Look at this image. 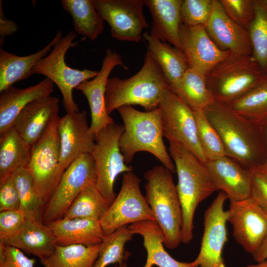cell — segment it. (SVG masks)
Returning <instances> with one entry per match:
<instances>
[{"label":"cell","instance_id":"37","mask_svg":"<svg viewBox=\"0 0 267 267\" xmlns=\"http://www.w3.org/2000/svg\"><path fill=\"white\" fill-rule=\"evenodd\" d=\"M133 235L128 226L125 225L105 236L100 244L99 256L93 267L122 264L130 256V253L126 252L125 246L132 239Z\"/></svg>","mask_w":267,"mask_h":267},{"label":"cell","instance_id":"14","mask_svg":"<svg viewBox=\"0 0 267 267\" xmlns=\"http://www.w3.org/2000/svg\"><path fill=\"white\" fill-rule=\"evenodd\" d=\"M227 211L233 238L253 255L267 237V213L251 197L230 202Z\"/></svg>","mask_w":267,"mask_h":267},{"label":"cell","instance_id":"21","mask_svg":"<svg viewBox=\"0 0 267 267\" xmlns=\"http://www.w3.org/2000/svg\"><path fill=\"white\" fill-rule=\"evenodd\" d=\"M59 99L49 96L37 99L19 114L13 126L32 147L42 136L51 121L58 115Z\"/></svg>","mask_w":267,"mask_h":267},{"label":"cell","instance_id":"31","mask_svg":"<svg viewBox=\"0 0 267 267\" xmlns=\"http://www.w3.org/2000/svg\"><path fill=\"white\" fill-rule=\"evenodd\" d=\"M61 5L71 15L76 34L93 41L102 33L104 20L92 0H62Z\"/></svg>","mask_w":267,"mask_h":267},{"label":"cell","instance_id":"36","mask_svg":"<svg viewBox=\"0 0 267 267\" xmlns=\"http://www.w3.org/2000/svg\"><path fill=\"white\" fill-rule=\"evenodd\" d=\"M248 30L252 56L267 76V5L263 0H255V17Z\"/></svg>","mask_w":267,"mask_h":267},{"label":"cell","instance_id":"7","mask_svg":"<svg viewBox=\"0 0 267 267\" xmlns=\"http://www.w3.org/2000/svg\"><path fill=\"white\" fill-rule=\"evenodd\" d=\"M76 37L77 34L73 31L62 37L56 42L51 51L39 61L31 71L32 75H44L58 87L67 112L79 111L78 105L73 98V89L83 82L94 78L98 72L88 69L72 68L66 64L67 51L77 45L78 42L75 41Z\"/></svg>","mask_w":267,"mask_h":267},{"label":"cell","instance_id":"46","mask_svg":"<svg viewBox=\"0 0 267 267\" xmlns=\"http://www.w3.org/2000/svg\"><path fill=\"white\" fill-rule=\"evenodd\" d=\"M252 255L254 260L257 262L267 259V237L259 249Z\"/></svg>","mask_w":267,"mask_h":267},{"label":"cell","instance_id":"10","mask_svg":"<svg viewBox=\"0 0 267 267\" xmlns=\"http://www.w3.org/2000/svg\"><path fill=\"white\" fill-rule=\"evenodd\" d=\"M163 136L179 144L205 164L208 159L201 146L193 110L169 88L159 106Z\"/></svg>","mask_w":267,"mask_h":267},{"label":"cell","instance_id":"47","mask_svg":"<svg viewBox=\"0 0 267 267\" xmlns=\"http://www.w3.org/2000/svg\"><path fill=\"white\" fill-rule=\"evenodd\" d=\"M263 145L267 158V118L259 125Z\"/></svg>","mask_w":267,"mask_h":267},{"label":"cell","instance_id":"51","mask_svg":"<svg viewBox=\"0 0 267 267\" xmlns=\"http://www.w3.org/2000/svg\"><path fill=\"white\" fill-rule=\"evenodd\" d=\"M265 3L267 5V0H263Z\"/></svg>","mask_w":267,"mask_h":267},{"label":"cell","instance_id":"20","mask_svg":"<svg viewBox=\"0 0 267 267\" xmlns=\"http://www.w3.org/2000/svg\"><path fill=\"white\" fill-rule=\"evenodd\" d=\"M217 190L225 193L229 201H238L251 197L252 188L250 169L225 156L205 164Z\"/></svg>","mask_w":267,"mask_h":267},{"label":"cell","instance_id":"6","mask_svg":"<svg viewBox=\"0 0 267 267\" xmlns=\"http://www.w3.org/2000/svg\"><path fill=\"white\" fill-rule=\"evenodd\" d=\"M265 77L251 55L230 53L206 76L215 100L229 104L252 89Z\"/></svg>","mask_w":267,"mask_h":267},{"label":"cell","instance_id":"26","mask_svg":"<svg viewBox=\"0 0 267 267\" xmlns=\"http://www.w3.org/2000/svg\"><path fill=\"white\" fill-rule=\"evenodd\" d=\"M62 37V32L58 30L47 45L37 52L27 56H19L0 48V92L13 86L14 83L31 76L34 65L51 51L56 42Z\"/></svg>","mask_w":267,"mask_h":267},{"label":"cell","instance_id":"43","mask_svg":"<svg viewBox=\"0 0 267 267\" xmlns=\"http://www.w3.org/2000/svg\"><path fill=\"white\" fill-rule=\"evenodd\" d=\"M35 263L21 250L0 243V267H34Z\"/></svg>","mask_w":267,"mask_h":267},{"label":"cell","instance_id":"30","mask_svg":"<svg viewBox=\"0 0 267 267\" xmlns=\"http://www.w3.org/2000/svg\"><path fill=\"white\" fill-rule=\"evenodd\" d=\"M169 89L193 110H204L215 101L206 76L192 68H188L179 81Z\"/></svg>","mask_w":267,"mask_h":267},{"label":"cell","instance_id":"16","mask_svg":"<svg viewBox=\"0 0 267 267\" xmlns=\"http://www.w3.org/2000/svg\"><path fill=\"white\" fill-rule=\"evenodd\" d=\"M58 132L60 141L58 172L60 179L66 169L79 156L91 153L96 137L89 131L85 110L67 112L60 117Z\"/></svg>","mask_w":267,"mask_h":267},{"label":"cell","instance_id":"11","mask_svg":"<svg viewBox=\"0 0 267 267\" xmlns=\"http://www.w3.org/2000/svg\"><path fill=\"white\" fill-rule=\"evenodd\" d=\"M140 179L133 171L124 173L120 190L106 213L99 221L104 234L143 221H155L139 187Z\"/></svg>","mask_w":267,"mask_h":267},{"label":"cell","instance_id":"33","mask_svg":"<svg viewBox=\"0 0 267 267\" xmlns=\"http://www.w3.org/2000/svg\"><path fill=\"white\" fill-rule=\"evenodd\" d=\"M109 206L106 199L97 189L96 182H90L82 189L64 217L100 221Z\"/></svg>","mask_w":267,"mask_h":267},{"label":"cell","instance_id":"9","mask_svg":"<svg viewBox=\"0 0 267 267\" xmlns=\"http://www.w3.org/2000/svg\"><path fill=\"white\" fill-rule=\"evenodd\" d=\"M124 131L123 125L115 122L103 129L90 153L96 166V186L109 206L116 197L114 191L116 178L122 173L133 171V168L125 162L119 145Z\"/></svg>","mask_w":267,"mask_h":267},{"label":"cell","instance_id":"42","mask_svg":"<svg viewBox=\"0 0 267 267\" xmlns=\"http://www.w3.org/2000/svg\"><path fill=\"white\" fill-rule=\"evenodd\" d=\"M27 219L20 210L0 212V241L16 233L22 227Z\"/></svg>","mask_w":267,"mask_h":267},{"label":"cell","instance_id":"34","mask_svg":"<svg viewBox=\"0 0 267 267\" xmlns=\"http://www.w3.org/2000/svg\"><path fill=\"white\" fill-rule=\"evenodd\" d=\"M229 104L236 113L259 125L267 118V76Z\"/></svg>","mask_w":267,"mask_h":267},{"label":"cell","instance_id":"23","mask_svg":"<svg viewBox=\"0 0 267 267\" xmlns=\"http://www.w3.org/2000/svg\"><path fill=\"white\" fill-rule=\"evenodd\" d=\"M183 0H145L152 16L150 35L181 50L180 8Z\"/></svg>","mask_w":267,"mask_h":267},{"label":"cell","instance_id":"41","mask_svg":"<svg viewBox=\"0 0 267 267\" xmlns=\"http://www.w3.org/2000/svg\"><path fill=\"white\" fill-rule=\"evenodd\" d=\"M20 208L19 195L12 175L0 179V212Z\"/></svg>","mask_w":267,"mask_h":267},{"label":"cell","instance_id":"5","mask_svg":"<svg viewBox=\"0 0 267 267\" xmlns=\"http://www.w3.org/2000/svg\"><path fill=\"white\" fill-rule=\"evenodd\" d=\"M172 172L163 166L144 173L145 199L164 235V245L174 249L181 243V206Z\"/></svg>","mask_w":267,"mask_h":267},{"label":"cell","instance_id":"39","mask_svg":"<svg viewBox=\"0 0 267 267\" xmlns=\"http://www.w3.org/2000/svg\"><path fill=\"white\" fill-rule=\"evenodd\" d=\"M214 0H183L180 14L182 23L189 26H206Z\"/></svg>","mask_w":267,"mask_h":267},{"label":"cell","instance_id":"8","mask_svg":"<svg viewBox=\"0 0 267 267\" xmlns=\"http://www.w3.org/2000/svg\"><path fill=\"white\" fill-rule=\"evenodd\" d=\"M60 118L56 115L42 136L32 145L30 160L26 167L31 175L38 194L45 204L60 180Z\"/></svg>","mask_w":267,"mask_h":267},{"label":"cell","instance_id":"17","mask_svg":"<svg viewBox=\"0 0 267 267\" xmlns=\"http://www.w3.org/2000/svg\"><path fill=\"white\" fill-rule=\"evenodd\" d=\"M117 66H121L125 69H128L123 64L121 54L115 50L107 49L97 75L91 80L80 84L75 88L81 91L88 100L91 113L89 131L96 137L101 130L114 123L107 111L105 96L109 75Z\"/></svg>","mask_w":267,"mask_h":267},{"label":"cell","instance_id":"35","mask_svg":"<svg viewBox=\"0 0 267 267\" xmlns=\"http://www.w3.org/2000/svg\"><path fill=\"white\" fill-rule=\"evenodd\" d=\"M12 175L19 195L20 210L27 218L42 222L45 204L38 194L29 171L20 168Z\"/></svg>","mask_w":267,"mask_h":267},{"label":"cell","instance_id":"50","mask_svg":"<svg viewBox=\"0 0 267 267\" xmlns=\"http://www.w3.org/2000/svg\"><path fill=\"white\" fill-rule=\"evenodd\" d=\"M127 260L126 259L122 264L115 265V267H127Z\"/></svg>","mask_w":267,"mask_h":267},{"label":"cell","instance_id":"22","mask_svg":"<svg viewBox=\"0 0 267 267\" xmlns=\"http://www.w3.org/2000/svg\"><path fill=\"white\" fill-rule=\"evenodd\" d=\"M54 84L45 78L38 84L24 89L11 86L0 94V134L13 126L21 111L32 102L50 96Z\"/></svg>","mask_w":267,"mask_h":267},{"label":"cell","instance_id":"1","mask_svg":"<svg viewBox=\"0 0 267 267\" xmlns=\"http://www.w3.org/2000/svg\"><path fill=\"white\" fill-rule=\"evenodd\" d=\"M204 111L219 134L226 156L248 169L266 163L258 125L236 113L227 103L215 100Z\"/></svg>","mask_w":267,"mask_h":267},{"label":"cell","instance_id":"13","mask_svg":"<svg viewBox=\"0 0 267 267\" xmlns=\"http://www.w3.org/2000/svg\"><path fill=\"white\" fill-rule=\"evenodd\" d=\"M227 199L225 193L220 191L204 212L200 251L192 262L194 267H226L222 254L227 241L228 213L224 209Z\"/></svg>","mask_w":267,"mask_h":267},{"label":"cell","instance_id":"27","mask_svg":"<svg viewBox=\"0 0 267 267\" xmlns=\"http://www.w3.org/2000/svg\"><path fill=\"white\" fill-rule=\"evenodd\" d=\"M128 228L134 235H140L147 251L143 267H194L193 262H181L174 259L164 247V234L155 221H143L131 224Z\"/></svg>","mask_w":267,"mask_h":267},{"label":"cell","instance_id":"29","mask_svg":"<svg viewBox=\"0 0 267 267\" xmlns=\"http://www.w3.org/2000/svg\"><path fill=\"white\" fill-rule=\"evenodd\" d=\"M31 149L13 126L0 134V179L26 168L30 160Z\"/></svg>","mask_w":267,"mask_h":267},{"label":"cell","instance_id":"52","mask_svg":"<svg viewBox=\"0 0 267 267\" xmlns=\"http://www.w3.org/2000/svg\"><path fill=\"white\" fill-rule=\"evenodd\" d=\"M266 163H267V161Z\"/></svg>","mask_w":267,"mask_h":267},{"label":"cell","instance_id":"2","mask_svg":"<svg viewBox=\"0 0 267 267\" xmlns=\"http://www.w3.org/2000/svg\"><path fill=\"white\" fill-rule=\"evenodd\" d=\"M169 144L178 175L176 187L182 213L181 242L189 243L193 237L194 216L197 206L217 189L204 164L181 145L173 142Z\"/></svg>","mask_w":267,"mask_h":267},{"label":"cell","instance_id":"18","mask_svg":"<svg viewBox=\"0 0 267 267\" xmlns=\"http://www.w3.org/2000/svg\"><path fill=\"white\" fill-rule=\"evenodd\" d=\"M180 41L181 50L189 68L198 70L205 76L231 53L216 44L204 25L189 26L182 23Z\"/></svg>","mask_w":267,"mask_h":267},{"label":"cell","instance_id":"38","mask_svg":"<svg viewBox=\"0 0 267 267\" xmlns=\"http://www.w3.org/2000/svg\"><path fill=\"white\" fill-rule=\"evenodd\" d=\"M193 112L199 142L208 161L226 156L221 137L208 119L204 110H195Z\"/></svg>","mask_w":267,"mask_h":267},{"label":"cell","instance_id":"44","mask_svg":"<svg viewBox=\"0 0 267 267\" xmlns=\"http://www.w3.org/2000/svg\"><path fill=\"white\" fill-rule=\"evenodd\" d=\"M250 170L252 178L251 197L267 213V178L257 168Z\"/></svg>","mask_w":267,"mask_h":267},{"label":"cell","instance_id":"32","mask_svg":"<svg viewBox=\"0 0 267 267\" xmlns=\"http://www.w3.org/2000/svg\"><path fill=\"white\" fill-rule=\"evenodd\" d=\"M100 244L57 245L54 252L48 258L40 260V262L44 267H93L99 256Z\"/></svg>","mask_w":267,"mask_h":267},{"label":"cell","instance_id":"45","mask_svg":"<svg viewBox=\"0 0 267 267\" xmlns=\"http://www.w3.org/2000/svg\"><path fill=\"white\" fill-rule=\"evenodd\" d=\"M18 30L16 23L5 16L2 9V0H0V45H1L6 37L11 36Z\"/></svg>","mask_w":267,"mask_h":267},{"label":"cell","instance_id":"24","mask_svg":"<svg viewBox=\"0 0 267 267\" xmlns=\"http://www.w3.org/2000/svg\"><path fill=\"white\" fill-rule=\"evenodd\" d=\"M0 243L37 256L40 260L49 257L57 245L55 236L47 225L28 218L19 230Z\"/></svg>","mask_w":267,"mask_h":267},{"label":"cell","instance_id":"25","mask_svg":"<svg viewBox=\"0 0 267 267\" xmlns=\"http://www.w3.org/2000/svg\"><path fill=\"white\" fill-rule=\"evenodd\" d=\"M47 225L58 245L93 246L100 244L105 237L99 221L95 220L64 217Z\"/></svg>","mask_w":267,"mask_h":267},{"label":"cell","instance_id":"4","mask_svg":"<svg viewBox=\"0 0 267 267\" xmlns=\"http://www.w3.org/2000/svg\"><path fill=\"white\" fill-rule=\"evenodd\" d=\"M117 110L124 123V131L120 136L119 145L126 164L133 160L136 153L145 151L153 155L172 173H176L175 164L163 142L159 108L140 111L127 105Z\"/></svg>","mask_w":267,"mask_h":267},{"label":"cell","instance_id":"19","mask_svg":"<svg viewBox=\"0 0 267 267\" xmlns=\"http://www.w3.org/2000/svg\"><path fill=\"white\" fill-rule=\"evenodd\" d=\"M205 28L220 49L238 54L252 55L248 30L228 17L221 0H213L212 12Z\"/></svg>","mask_w":267,"mask_h":267},{"label":"cell","instance_id":"48","mask_svg":"<svg viewBox=\"0 0 267 267\" xmlns=\"http://www.w3.org/2000/svg\"><path fill=\"white\" fill-rule=\"evenodd\" d=\"M244 267H267V259L257 262L256 264L250 265L245 266Z\"/></svg>","mask_w":267,"mask_h":267},{"label":"cell","instance_id":"49","mask_svg":"<svg viewBox=\"0 0 267 267\" xmlns=\"http://www.w3.org/2000/svg\"><path fill=\"white\" fill-rule=\"evenodd\" d=\"M257 169L267 178V163L259 166V167L257 168Z\"/></svg>","mask_w":267,"mask_h":267},{"label":"cell","instance_id":"3","mask_svg":"<svg viewBox=\"0 0 267 267\" xmlns=\"http://www.w3.org/2000/svg\"><path fill=\"white\" fill-rule=\"evenodd\" d=\"M169 85L160 67L146 52L140 70L132 77L121 79L114 77L107 81L105 104L108 113L127 105H138L145 111L159 108Z\"/></svg>","mask_w":267,"mask_h":267},{"label":"cell","instance_id":"12","mask_svg":"<svg viewBox=\"0 0 267 267\" xmlns=\"http://www.w3.org/2000/svg\"><path fill=\"white\" fill-rule=\"evenodd\" d=\"M94 160L90 153L79 156L66 169L45 204L42 222L47 225L63 218L84 187L96 181Z\"/></svg>","mask_w":267,"mask_h":267},{"label":"cell","instance_id":"40","mask_svg":"<svg viewBox=\"0 0 267 267\" xmlns=\"http://www.w3.org/2000/svg\"><path fill=\"white\" fill-rule=\"evenodd\" d=\"M228 17L248 30L255 15V0H221Z\"/></svg>","mask_w":267,"mask_h":267},{"label":"cell","instance_id":"28","mask_svg":"<svg viewBox=\"0 0 267 267\" xmlns=\"http://www.w3.org/2000/svg\"><path fill=\"white\" fill-rule=\"evenodd\" d=\"M147 42L148 51L160 67L169 87L177 84L189 68L182 51L152 37L143 34Z\"/></svg>","mask_w":267,"mask_h":267},{"label":"cell","instance_id":"15","mask_svg":"<svg viewBox=\"0 0 267 267\" xmlns=\"http://www.w3.org/2000/svg\"><path fill=\"white\" fill-rule=\"evenodd\" d=\"M98 12L110 26L111 36L118 40L139 42L148 28L143 12L145 0H92Z\"/></svg>","mask_w":267,"mask_h":267}]
</instances>
